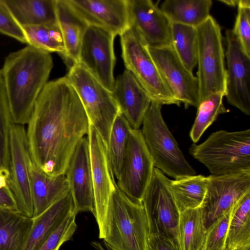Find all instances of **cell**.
Listing matches in <instances>:
<instances>
[{
	"mask_svg": "<svg viewBox=\"0 0 250 250\" xmlns=\"http://www.w3.org/2000/svg\"><path fill=\"white\" fill-rule=\"evenodd\" d=\"M26 134L32 161L45 174L65 173L89 121L81 101L65 76L47 82L35 104Z\"/></svg>",
	"mask_w": 250,
	"mask_h": 250,
	"instance_id": "1",
	"label": "cell"
},
{
	"mask_svg": "<svg viewBox=\"0 0 250 250\" xmlns=\"http://www.w3.org/2000/svg\"><path fill=\"white\" fill-rule=\"evenodd\" d=\"M53 66L50 53L29 45L5 58L1 70L14 124H27Z\"/></svg>",
	"mask_w": 250,
	"mask_h": 250,
	"instance_id": "2",
	"label": "cell"
},
{
	"mask_svg": "<svg viewBox=\"0 0 250 250\" xmlns=\"http://www.w3.org/2000/svg\"><path fill=\"white\" fill-rule=\"evenodd\" d=\"M189 152L211 176L250 170V129L214 132L201 144H193Z\"/></svg>",
	"mask_w": 250,
	"mask_h": 250,
	"instance_id": "3",
	"label": "cell"
},
{
	"mask_svg": "<svg viewBox=\"0 0 250 250\" xmlns=\"http://www.w3.org/2000/svg\"><path fill=\"white\" fill-rule=\"evenodd\" d=\"M147 219L142 203L135 202L116 186L109 206L107 231L104 239L108 250H146Z\"/></svg>",
	"mask_w": 250,
	"mask_h": 250,
	"instance_id": "4",
	"label": "cell"
},
{
	"mask_svg": "<svg viewBox=\"0 0 250 250\" xmlns=\"http://www.w3.org/2000/svg\"><path fill=\"white\" fill-rule=\"evenodd\" d=\"M161 107L151 102L140 129L154 166L174 179L196 175L166 125Z\"/></svg>",
	"mask_w": 250,
	"mask_h": 250,
	"instance_id": "5",
	"label": "cell"
},
{
	"mask_svg": "<svg viewBox=\"0 0 250 250\" xmlns=\"http://www.w3.org/2000/svg\"><path fill=\"white\" fill-rule=\"evenodd\" d=\"M65 77L76 90L89 123L97 130L107 147L112 126L120 113L112 93L80 63L69 67Z\"/></svg>",
	"mask_w": 250,
	"mask_h": 250,
	"instance_id": "6",
	"label": "cell"
},
{
	"mask_svg": "<svg viewBox=\"0 0 250 250\" xmlns=\"http://www.w3.org/2000/svg\"><path fill=\"white\" fill-rule=\"evenodd\" d=\"M196 29L200 103L215 93L225 95L226 68L221 28L217 21L210 15Z\"/></svg>",
	"mask_w": 250,
	"mask_h": 250,
	"instance_id": "7",
	"label": "cell"
},
{
	"mask_svg": "<svg viewBox=\"0 0 250 250\" xmlns=\"http://www.w3.org/2000/svg\"><path fill=\"white\" fill-rule=\"evenodd\" d=\"M122 57L129 71L151 102L161 105L181 104L176 99L148 53L146 46L129 27L121 36Z\"/></svg>",
	"mask_w": 250,
	"mask_h": 250,
	"instance_id": "8",
	"label": "cell"
},
{
	"mask_svg": "<svg viewBox=\"0 0 250 250\" xmlns=\"http://www.w3.org/2000/svg\"><path fill=\"white\" fill-rule=\"evenodd\" d=\"M94 198L93 215L104 239L107 231L108 209L116 183L108 159L107 147L95 128L89 123L87 134Z\"/></svg>",
	"mask_w": 250,
	"mask_h": 250,
	"instance_id": "9",
	"label": "cell"
},
{
	"mask_svg": "<svg viewBox=\"0 0 250 250\" xmlns=\"http://www.w3.org/2000/svg\"><path fill=\"white\" fill-rule=\"evenodd\" d=\"M169 180L162 171L154 167L142 203L147 219L149 234L159 233L178 243L180 212L169 187Z\"/></svg>",
	"mask_w": 250,
	"mask_h": 250,
	"instance_id": "10",
	"label": "cell"
},
{
	"mask_svg": "<svg viewBox=\"0 0 250 250\" xmlns=\"http://www.w3.org/2000/svg\"><path fill=\"white\" fill-rule=\"evenodd\" d=\"M154 167L141 129L131 128L117 187L130 199L142 203Z\"/></svg>",
	"mask_w": 250,
	"mask_h": 250,
	"instance_id": "11",
	"label": "cell"
},
{
	"mask_svg": "<svg viewBox=\"0 0 250 250\" xmlns=\"http://www.w3.org/2000/svg\"><path fill=\"white\" fill-rule=\"evenodd\" d=\"M33 162L24 125L13 124L10 133V174L8 182L19 212L29 218L34 213L31 188Z\"/></svg>",
	"mask_w": 250,
	"mask_h": 250,
	"instance_id": "12",
	"label": "cell"
},
{
	"mask_svg": "<svg viewBox=\"0 0 250 250\" xmlns=\"http://www.w3.org/2000/svg\"><path fill=\"white\" fill-rule=\"evenodd\" d=\"M116 36L109 31L88 25L84 34L79 63L108 90L113 92L115 79L114 41Z\"/></svg>",
	"mask_w": 250,
	"mask_h": 250,
	"instance_id": "13",
	"label": "cell"
},
{
	"mask_svg": "<svg viewBox=\"0 0 250 250\" xmlns=\"http://www.w3.org/2000/svg\"><path fill=\"white\" fill-rule=\"evenodd\" d=\"M146 48L176 99L186 108L197 107L200 103L198 80L182 63L172 44Z\"/></svg>",
	"mask_w": 250,
	"mask_h": 250,
	"instance_id": "14",
	"label": "cell"
},
{
	"mask_svg": "<svg viewBox=\"0 0 250 250\" xmlns=\"http://www.w3.org/2000/svg\"><path fill=\"white\" fill-rule=\"evenodd\" d=\"M227 59L225 97L231 105L250 115V57L242 48L232 29L225 32Z\"/></svg>",
	"mask_w": 250,
	"mask_h": 250,
	"instance_id": "15",
	"label": "cell"
},
{
	"mask_svg": "<svg viewBox=\"0 0 250 250\" xmlns=\"http://www.w3.org/2000/svg\"><path fill=\"white\" fill-rule=\"evenodd\" d=\"M204 208L207 227L231 210L250 191V170L220 176H208Z\"/></svg>",
	"mask_w": 250,
	"mask_h": 250,
	"instance_id": "16",
	"label": "cell"
},
{
	"mask_svg": "<svg viewBox=\"0 0 250 250\" xmlns=\"http://www.w3.org/2000/svg\"><path fill=\"white\" fill-rule=\"evenodd\" d=\"M130 27L147 46L172 44L171 22L151 0H127Z\"/></svg>",
	"mask_w": 250,
	"mask_h": 250,
	"instance_id": "17",
	"label": "cell"
},
{
	"mask_svg": "<svg viewBox=\"0 0 250 250\" xmlns=\"http://www.w3.org/2000/svg\"><path fill=\"white\" fill-rule=\"evenodd\" d=\"M64 174L77 213L90 211L93 214L94 198L87 135L77 144Z\"/></svg>",
	"mask_w": 250,
	"mask_h": 250,
	"instance_id": "18",
	"label": "cell"
},
{
	"mask_svg": "<svg viewBox=\"0 0 250 250\" xmlns=\"http://www.w3.org/2000/svg\"><path fill=\"white\" fill-rule=\"evenodd\" d=\"M88 25L121 36L130 27L127 0H67Z\"/></svg>",
	"mask_w": 250,
	"mask_h": 250,
	"instance_id": "19",
	"label": "cell"
},
{
	"mask_svg": "<svg viewBox=\"0 0 250 250\" xmlns=\"http://www.w3.org/2000/svg\"><path fill=\"white\" fill-rule=\"evenodd\" d=\"M112 93L130 127L139 129L151 100L129 71L125 69L117 77Z\"/></svg>",
	"mask_w": 250,
	"mask_h": 250,
	"instance_id": "20",
	"label": "cell"
},
{
	"mask_svg": "<svg viewBox=\"0 0 250 250\" xmlns=\"http://www.w3.org/2000/svg\"><path fill=\"white\" fill-rule=\"evenodd\" d=\"M73 213H77L69 190L42 213L32 218V226L22 250H38L65 219Z\"/></svg>",
	"mask_w": 250,
	"mask_h": 250,
	"instance_id": "21",
	"label": "cell"
},
{
	"mask_svg": "<svg viewBox=\"0 0 250 250\" xmlns=\"http://www.w3.org/2000/svg\"><path fill=\"white\" fill-rule=\"evenodd\" d=\"M57 23L61 29L65 49L64 58L70 67L79 63L83 39L88 26L73 9L67 0H56Z\"/></svg>",
	"mask_w": 250,
	"mask_h": 250,
	"instance_id": "22",
	"label": "cell"
},
{
	"mask_svg": "<svg viewBox=\"0 0 250 250\" xmlns=\"http://www.w3.org/2000/svg\"><path fill=\"white\" fill-rule=\"evenodd\" d=\"M31 188L33 217L42 213L70 190L64 173L55 176L48 175L38 168L34 163L31 169Z\"/></svg>",
	"mask_w": 250,
	"mask_h": 250,
	"instance_id": "23",
	"label": "cell"
},
{
	"mask_svg": "<svg viewBox=\"0 0 250 250\" xmlns=\"http://www.w3.org/2000/svg\"><path fill=\"white\" fill-rule=\"evenodd\" d=\"M22 26L57 23L56 0H3Z\"/></svg>",
	"mask_w": 250,
	"mask_h": 250,
	"instance_id": "24",
	"label": "cell"
},
{
	"mask_svg": "<svg viewBox=\"0 0 250 250\" xmlns=\"http://www.w3.org/2000/svg\"><path fill=\"white\" fill-rule=\"evenodd\" d=\"M207 227L203 208L186 209L180 212L177 242L181 250H201Z\"/></svg>",
	"mask_w": 250,
	"mask_h": 250,
	"instance_id": "25",
	"label": "cell"
},
{
	"mask_svg": "<svg viewBox=\"0 0 250 250\" xmlns=\"http://www.w3.org/2000/svg\"><path fill=\"white\" fill-rule=\"evenodd\" d=\"M211 0H166L160 9L172 23L197 27L210 16Z\"/></svg>",
	"mask_w": 250,
	"mask_h": 250,
	"instance_id": "26",
	"label": "cell"
},
{
	"mask_svg": "<svg viewBox=\"0 0 250 250\" xmlns=\"http://www.w3.org/2000/svg\"><path fill=\"white\" fill-rule=\"evenodd\" d=\"M32 224V218L0 209V250H22Z\"/></svg>",
	"mask_w": 250,
	"mask_h": 250,
	"instance_id": "27",
	"label": "cell"
},
{
	"mask_svg": "<svg viewBox=\"0 0 250 250\" xmlns=\"http://www.w3.org/2000/svg\"><path fill=\"white\" fill-rule=\"evenodd\" d=\"M208 178L194 175L169 180V187L179 212L203 206Z\"/></svg>",
	"mask_w": 250,
	"mask_h": 250,
	"instance_id": "28",
	"label": "cell"
},
{
	"mask_svg": "<svg viewBox=\"0 0 250 250\" xmlns=\"http://www.w3.org/2000/svg\"><path fill=\"white\" fill-rule=\"evenodd\" d=\"M250 247V191L234 207L229 220L226 239L227 250Z\"/></svg>",
	"mask_w": 250,
	"mask_h": 250,
	"instance_id": "29",
	"label": "cell"
},
{
	"mask_svg": "<svg viewBox=\"0 0 250 250\" xmlns=\"http://www.w3.org/2000/svg\"><path fill=\"white\" fill-rule=\"evenodd\" d=\"M27 45L51 53L60 54L63 58L65 49L61 29L58 23L22 27Z\"/></svg>",
	"mask_w": 250,
	"mask_h": 250,
	"instance_id": "30",
	"label": "cell"
},
{
	"mask_svg": "<svg viewBox=\"0 0 250 250\" xmlns=\"http://www.w3.org/2000/svg\"><path fill=\"white\" fill-rule=\"evenodd\" d=\"M172 45L184 65L192 72L197 65L198 39L196 27L171 24Z\"/></svg>",
	"mask_w": 250,
	"mask_h": 250,
	"instance_id": "31",
	"label": "cell"
},
{
	"mask_svg": "<svg viewBox=\"0 0 250 250\" xmlns=\"http://www.w3.org/2000/svg\"><path fill=\"white\" fill-rule=\"evenodd\" d=\"M130 129L129 124L120 113L112 126L107 146L109 163L116 180L120 174Z\"/></svg>",
	"mask_w": 250,
	"mask_h": 250,
	"instance_id": "32",
	"label": "cell"
},
{
	"mask_svg": "<svg viewBox=\"0 0 250 250\" xmlns=\"http://www.w3.org/2000/svg\"><path fill=\"white\" fill-rule=\"evenodd\" d=\"M224 97V93H215L199 103L196 116L189 133L194 143H196L199 140L206 129L220 114L229 111L223 103Z\"/></svg>",
	"mask_w": 250,
	"mask_h": 250,
	"instance_id": "33",
	"label": "cell"
},
{
	"mask_svg": "<svg viewBox=\"0 0 250 250\" xmlns=\"http://www.w3.org/2000/svg\"><path fill=\"white\" fill-rule=\"evenodd\" d=\"M13 124L0 69V176L9 179L10 133Z\"/></svg>",
	"mask_w": 250,
	"mask_h": 250,
	"instance_id": "34",
	"label": "cell"
},
{
	"mask_svg": "<svg viewBox=\"0 0 250 250\" xmlns=\"http://www.w3.org/2000/svg\"><path fill=\"white\" fill-rule=\"evenodd\" d=\"M234 208L217 218L207 227L201 250H227V234Z\"/></svg>",
	"mask_w": 250,
	"mask_h": 250,
	"instance_id": "35",
	"label": "cell"
},
{
	"mask_svg": "<svg viewBox=\"0 0 250 250\" xmlns=\"http://www.w3.org/2000/svg\"><path fill=\"white\" fill-rule=\"evenodd\" d=\"M238 11L232 29L247 55L250 57V0H239Z\"/></svg>",
	"mask_w": 250,
	"mask_h": 250,
	"instance_id": "36",
	"label": "cell"
},
{
	"mask_svg": "<svg viewBox=\"0 0 250 250\" xmlns=\"http://www.w3.org/2000/svg\"><path fill=\"white\" fill-rule=\"evenodd\" d=\"M77 214L73 213L66 217L38 250H59L64 243L70 240L77 228Z\"/></svg>",
	"mask_w": 250,
	"mask_h": 250,
	"instance_id": "37",
	"label": "cell"
},
{
	"mask_svg": "<svg viewBox=\"0 0 250 250\" xmlns=\"http://www.w3.org/2000/svg\"><path fill=\"white\" fill-rule=\"evenodd\" d=\"M0 33L27 44L22 27L17 21L3 0H0Z\"/></svg>",
	"mask_w": 250,
	"mask_h": 250,
	"instance_id": "38",
	"label": "cell"
},
{
	"mask_svg": "<svg viewBox=\"0 0 250 250\" xmlns=\"http://www.w3.org/2000/svg\"><path fill=\"white\" fill-rule=\"evenodd\" d=\"M0 209L20 212L15 196L9 186L8 179L0 176Z\"/></svg>",
	"mask_w": 250,
	"mask_h": 250,
	"instance_id": "39",
	"label": "cell"
},
{
	"mask_svg": "<svg viewBox=\"0 0 250 250\" xmlns=\"http://www.w3.org/2000/svg\"><path fill=\"white\" fill-rule=\"evenodd\" d=\"M146 250H181L173 240L159 233L149 234Z\"/></svg>",
	"mask_w": 250,
	"mask_h": 250,
	"instance_id": "40",
	"label": "cell"
},
{
	"mask_svg": "<svg viewBox=\"0 0 250 250\" xmlns=\"http://www.w3.org/2000/svg\"><path fill=\"white\" fill-rule=\"evenodd\" d=\"M219 1L230 6H237L239 0H219Z\"/></svg>",
	"mask_w": 250,
	"mask_h": 250,
	"instance_id": "41",
	"label": "cell"
},
{
	"mask_svg": "<svg viewBox=\"0 0 250 250\" xmlns=\"http://www.w3.org/2000/svg\"><path fill=\"white\" fill-rule=\"evenodd\" d=\"M91 245L96 250H106L104 248L102 245L98 242H92Z\"/></svg>",
	"mask_w": 250,
	"mask_h": 250,
	"instance_id": "42",
	"label": "cell"
},
{
	"mask_svg": "<svg viewBox=\"0 0 250 250\" xmlns=\"http://www.w3.org/2000/svg\"><path fill=\"white\" fill-rule=\"evenodd\" d=\"M234 250H250V247H248L246 248Z\"/></svg>",
	"mask_w": 250,
	"mask_h": 250,
	"instance_id": "43",
	"label": "cell"
}]
</instances>
